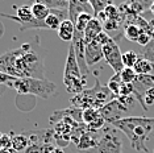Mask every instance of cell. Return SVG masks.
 I'll use <instances>...</instances> for the list:
<instances>
[{"mask_svg": "<svg viewBox=\"0 0 154 153\" xmlns=\"http://www.w3.org/2000/svg\"><path fill=\"white\" fill-rule=\"evenodd\" d=\"M40 41L37 36L36 44H26L16 50H11L4 55H0V73L13 78H45V67L42 54L38 48L34 50V45Z\"/></svg>", "mask_w": 154, "mask_h": 153, "instance_id": "cell-1", "label": "cell"}, {"mask_svg": "<svg viewBox=\"0 0 154 153\" xmlns=\"http://www.w3.org/2000/svg\"><path fill=\"white\" fill-rule=\"evenodd\" d=\"M112 127L122 132L129 139L132 149L143 153L149 152L146 148V141L149 140L150 133L154 131V117L129 116L113 123Z\"/></svg>", "mask_w": 154, "mask_h": 153, "instance_id": "cell-2", "label": "cell"}, {"mask_svg": "<svg viewBox=\"0 0 154 153\" xmlns=\"http://www.w3.org/2000/svg\"><path fill=\"white\" fill-rule=\"evenodd\" d=\"M115 99L112 92L107 86L101 85L99 81V76L95 75V86L92 89L83 90L78 95H74L71 98V107L79 110H87V108H95L100 110L103 108L109 100Z\"/></svg>", "mask_w": 154, "mask_h": 153, "instance_id": "cell-3", "label": "cell"}, {"mask_svg": "<svg viewBox=\"0 0 154 153\" xmlns=\"http://www.w3.org/2000/svg\"><path fill=\"white\" fill-rule=\"evenodd\" d=\"M7 86L13 89L17 94H32L38 98L49 99L57 94V86L48 79L37 78H13L11 76Z\"/></svg>", "mask_w": 154, "mask_h": 153, "instance_id": "cell-4", "label": "cell"}, {"mask_svg": "<svg viewBox=\"0 0 154 153\" xmlns=\"http://www.w3.org/2000/svg\"><path fill=\"white\" fill-rule=\"evenodd\" d=\"M63 85L67 92L78 95L86 90L87 85V76H85L80 73L78 61H76V55L72 44L70 42L69 46V53L66 58V65H65V71H63Z\"/></svg>", "mask_w": 154, "mask_h": 153, "instance_id": "cell-5", "label": "cell"}, {"mask_svg": "<svg viewBox=\"0 0 154 153\" xmlns=\"http://www.w3.org/2000/svg\"><path fill=\"white\" fill-rule=\"evenodd\" d=\"M134 98L133 96H119L109 100L103 108L99 110V112L107 124L112 126L116 121H120L125 117H129L132 110L134 108Z\"/></svg>", "mask_w": 154, "mask_h": 153, "instance_id": "cell-6", "label": "cell"}, {"mask_svg": "<svg viewBox=\"0 0 154 153\" xmlns=\"http://www.w3.org/2000/svg\"><path fill=\"white\" fill-rule=\"evenodd\" d=\"M100 139L95 148L80 153H122V137L120 131L112 126H106L100 131Z\"/></svg>", "mask_w": 154, "mask_h": 153, "instance_id": "cell-7", "label": "cell"}, {"mask_svg": "<svg viewBox=\"0 0 154 153\" xmlns=\"http://www.w3.org/2000/svg\"><path fill=\"white\" fill-rule=\"evenodd\" d=\"M103 54H104V60L113 69L115 74L121 73V70L124 69V65H122V53H121L120 48H119V44L113 38L106 46H103Z\"/></svg>", "mask_w": 154, "mask_h": 153, "instance_id": "cell-8", "label": "cell"}, {"mask_svg": "<svg viewBox=\"0 0 154 153\" xmlns=\"http://www.w3.org/2000/svg\"><path fill=\"white\" fill-rule=\"evenodd\" d=\"M17 9V13L15 16L13 15H8V13H0L3 17H7V19H11L13 21L19 23L20 27L24 25V24H28L30 23L32 20L34 19L33 17V13H32V5H20V7H15Z\"/></svg>", "mask_w": 154, "mask_h": 153, "instance_id": "cell-9", "label": "cell"}, {"mask_svg": "<svg viewBox=\"0 0 154 153\" xmlns=\"http://www.w3.org/2000/svg\"><path fill=\"white\" fill-rule=\"evenodd\" d=\"M91 5L88 2H82V0H70L69 2V20L72 24L76 23V19L82 13H90Z\"/></svg>", "mask_w": 154, "mask_h": 153, "instance_id": "cell-10", "label": "cell"}, {"mask_svg": "<svg viewBox=\"0 0 154 153\" xmlns=\"http://www.w3.org/2000/svg\"><path fill=\"white\" fill-rule=\"evenodd\" d=\"M100 131L99 132H92V131H86L85 133L80 136L78 144H76V149L79 152H86L88 149H92L96 147L100 139Z\"/></svg>", "mask_w": 154, "mask_h": 153, "instance_id": "cell-11", "label": "cell"}, {"mask_svg": "<svg viewBox=\"0 0 154 153\" xmlns=\"http://www.w3.org/2000/svg\"><path fill=\"white\" fill-rule=\"evenodd\" d=\"M86 62H87V66H92L100 62L101 60L104 58V54H103V46H100L97 42L92 41L91 44H87L86 45Z\"/></svg>", "mask_w": 154, "mask_h": 153, "instance_id": "cell-12", "label": "cell"}, {"mask_svg": "<svg viewBox=\"0 0 154 153\" xmlns=\"http://www.w3.org/2000/svg\"><path fill=\"white\" fill-rule=\"evenodd\" d=\"M103 24H101L99 20L96 19V17H92V20L88 23V25H87L86 28V30H85V42L86 45L87 44H91L95 38L99 36V34L103 32Z\"/></svg>", "mask_w": 154, "mask_h": 153, "instance_id": "cell-13", "label": "cell"}, {"mask_svg": "<svg viewBox=\"0 0 154 153\" xmlns=\"http://www.w3.org/2000/svg\"><path fill=\"white\" fill-rule=\"evenodd\" d=\"M30 145V140L26 132L21 133H12V149L16 152H24Z\"/></svg>", "mask_w": 154, "mask_h": 153, "instance_id": "cell-14", "label": "cell"}, {"mask_svg": "<svg viewBox=\"0 0 154 153\" xmlns=\"http://www.w3.org/2000/svg\"><path fill=\"white\" fill-rule=\"evenodd\" d=\"M58 32V37L61 38L62 41H66V42H71L72 38H74V33H75V27L70 20H65L63 23L61 24Z\"/></svg>", "mask_w": 154, "mask_h": 153, "instance_id": "cell-15", "label": "cell"}, {"mask_svg": "<svg viewBox=\"0 0 154 153\" xmlns=\"http://www.w3.org/2000/svg\"><path fill=\"white\" fill-rule=\"evenodd\" d=\"M32 13L36 20H45L50 15V9L42 2H36L32 4Z\"/></svg>", "mask_w": 154, "mask_h": 153, "instance_id": "cell-16", "label": "cell"}, {"mask_svg": "<svg viewBox=\"0 0 154 153\" xmlns=\"http://www.w3.org/2000/svg\"><path fill=\"white\" fill-rule=\"evenodd\" d=\"M122 86V81H121V76H120V73L119 74H113L109 78V81L107 83V87L109 89V91L112 92L113 98H117L120 95V89Z\"/></svg>", "mask_w": 154, "mask_h": 153, "instance_id": "cell-17", "label": "cell"}, {"mask_svg": "<svg viewBox=\"0 0 154 153\" xmlns=\"http://www.w3.org/2000/svg\"><path fill=\"white\" fill-rule=\"evenodd\" d=\"M141 32L142 30L140 29L137 25H134V24H129V25H125V28H124V37L127 38V40L132 41V42H137Z\"/></svg>", "mask_w": 154, "mask_h": 153, "instance_id": "cell-18", "label": "cell"}, {"mask_svg": "<svg viewBox=\"0 0 154 153\" xmlns=\"http://www.w3.org/2000/svg\"><path fill=\"white\" fill-rule=\"evenodd\" d=\"M92 15L91 13H82L78 19H76V23L74 24L75 27V30L76 32H80V33H85L87 25H88V23L92 20Z\"/></svg>", "mask_w": 154, "mask_h": 153, "instance_id": "cell-19", "label": "cell"}, {"mask_svg": "<svg viewBox=\"0 0 154 153\" xmlns=\"http://www.w3.org/2000/svg\"><path fill=\"white\" fill-rule=\"evenodd\" d=\"M88 4L91 5V8H92V11H94V17H96L99 13L104 12V9H106L109 4H112V3L104 2V0H90Z\"/></svg>", "mask_w": 154, "mask_h": 153, "instance_id": "cell-20", "label": "cell"}, {"mask_svg": "<svg viewBox=\"0 0 154 153\" xmlns=\"http://www.w3.org/2000/svg\"><path fill=\"white\" fill-rule=\"evenodd\" d=\"M138 58L140 57L134 50H128L122 54V65H124V67H133Z\"/></svg>", "mask_w": 154, "mask_h": 153, "instance_id": "cell-21", "label": "cell"}, {"mask_svg": "<svg viewBox=\"0 0 154 153\" xmlns=\"http://www.w3.org/2000/svg\"><path fill=\"white\" fill-rule=\"evenodd\" d=\"M42 3L49 9H61V11L69 9V2L66 0H44Z\"/></svg>", "mask_w": 154, "mask_h": 153, "instance_id": "cell-22", "label": "cell"}, {"mask_svg": "<svg viewBox=\"0 0 154 153\" xmlns=\"http://www.w3.org/2000/svg\"><path fill=\"white\" fill-rule=\"evenodd\" d=\"M104 13L107 16V20H115V21H120L122 24V20H121V15H120V11H119L117 7H115L113 4H109L104 9Z\"/></svg>", "mask_w": 154, "mask_h": 153, "instance_id": "cell-23", "label": "cell"}, {"mask_svg": "<svg viewBox=\"0 0 154 153\" xmlns=\"http://www.w3.org/2000/svg\"><path fill=\"white\" fill-rule=\"evenodd\" d=\"M122 83H133L137 78V74L133 70V67H124L120 73Z\"/></svg>", "mask_w": 154, "mask_h": 153, "instance_id": "cell-24", "label": "cell"}, {"mask_svg": "<svg viewBox=\"0 0 154 153\" xmlns=\"http://www.w3.org/2000/svg\"><path fill=\"white\" fill-rule=\"evenodd\" d=\"M100 116V112L99 110H95V108H87V110H83V123L86 126H88L90 123H92L95 119Z\"/></svg>", "mask_w": 154, "mask_h": 153, "instance_id": "cell-25", "label": "cell"}, {"mask_svg": "<svg viewBox=\"0 0 154 153\" xmlns=\"http://www.w3.org/2000/svg\"><path fill=\"white\" fill-rule=\"evenodd\" d=\"M142 57L145 58V60L150 61V62H152V64L154 65V40H152L148 45H146L145 48H143V50H142Z\"/></svg>", "mask_w": 154, "mask_h": 153, "instance_id": "cell-26", "label": "cell"}, {"mask_svg": "<svg viewBox=\"0 0 154 153\" xmlns=\"http://www.w3.org/2000/svg\"><path fill=\"white\" fill-rule=\"evenodd\" d=\"M0 147H2V149L12 148V132L0 135Z\"/></svg>", "mask_w": 154, "mask_h": 153, "instance_id": "cell-27", "label": "cell"}, {"mask_svg": "<svg viewBox=\"0 0 154 153\" xmlns=\"http://www.w3.org/2000/svg\"><path fill=\"white\" fill-rule=\"evenodd\" d=\"M121 23L120 21H115V20H107L106 23H103V29L104 32H115L120 28Z\"/></svg>", "mask_w": 154, "mask_h": 153, "instance_id": "cell-28", "label": "cell"}, {"mask_svg": "<svg viewBox=\"0 0 154 153\" xmlns=\"http://www.w3.org/2000/svg\"><path fill=\"white\" fill-rule=\"evenodd\" d=\"M111 40H112V37H111V36H109V34H108L107 32H104V30H103V32H101V33H100L99 36H97V37H96L94 41L99 44L100 46H106V45H107L108 42H109Z\"/></svg>", "mask_w": 154, "mask_h": 153, "instance_id": "cell-29", "label": "cell"}, {"mask_svg": "<svg viewBox=\"0 0 154 153\" xmlns=\"http://www.w3.org/2000/svg\"><path fill=\"white\" fill-rule=\"evenodd\" d=\"M133 83H122L119 96H132L133 95ZM117 96V98H119Z\"/></svg>", "mask_w": 154, "mask_h": 153, "instance_id": "cell-30", "label": "cell"}, {"mask_svg": "<svg viewBox=\"0 0 154 153\" xmlns=\"http://www.w3.org/2000/svg\"><path fill=\"white\" fill-rule=\"evenodd\" d=\"M143 103H145L146 107L152 106V104L154 103V89H150V90H148V91L145 92V95H143Z\"/></svg>", "mask_w": 154, "mask_h": 153, "instance_id": "cell-31", "label": "cell"}, {"mask_svg": "<svg viewBox=\"0 0 154 153\" xmlns=\"http://www.w3.org/2000/svg\"><path fill=\"white\" fill-rule=\"evenodd\" d=\"M152 40H153V38L150 37V36H149V34L146 33V32H143V30H142L141 34H140V37H138V40H137V44H140V45H141V46L145 48L146 45H148V44H149Z\"/></svg>", "mask_w": 154, "mask_h": 153, "instance_id": "cell-32", "label": "cell"}, {"mask_svg": "<svg viewBox=\"0 0 154 153\" xmlns=\"http://www.w3.org/2000/svg\"><path fill=\"white\" fill-rule=\"evenodd\" d=\"M23 153H44V147L38 144H30Z\"/></svg>", "mask_w": 154, "mask_h": 153, "instance_id": "cell-33", "label": "cell"}, {"mask_svg": "<svg viewBox=\"0 0 154 153\" xmlns=\"http://www.w3.org/2000/svg\"><path fill=\"white\" fill-rule=\"evenodd\" d=\"M0 153H19V152H16L15 149H12V148H7V149H2Z\"/></svg>", "mask_w": 154, "mask_h": 153, "instance_id": "cell-34", "label": "cell"}, {"mask_svg": "<svg viewBox=\"0 0 154 153\" xmlns=\"http://www.w3.org/2000/svg\"><path fill=\"white\" fill-rule=\"evenodd\" d=\"M51 153H65V152H63V148H59V147H57V148H55Z\"/></svg>", "mask_w": 154, "mask_h": 153, "instance_id": "cell-35", "label": "cell"}, {"mask_svg": "<svg viewBox=\"0 0 154 153\" xmlns=\"http://www.w3.org/2000/svg\"><path fill=\"white\" fill-rule=\"evenodd\" d=\"M3 34H4V25H3V23L0 21V38H2Z\"/></svg>", "mask_w": 154, "mask_h": 153, "instance_id": "cell-36", "label": "cell"}, {"mask_svg": "<svg viewBox=\"0 0 154 153\" xmlns=\"http://www.w3.org/2000/svg\"><path fill=\"white\" fill-rule=\"evenodd\" d=\"M149 11H150V12H153V15H154V2H153V4H152V7H150Z\"/></svg>", "mask_w": 154, "mask_h": 153, "instance_id": "cell-37", "label": "cell"}, {"mask_svg": "<svg viewBox=\"0 0 154 153\" xmlns=\"http://www.w3.org/2000/svg\"><path fill=\"white\" fill-rule=\"evenodd\" d=\"M0 151H2V147H0Z\"/></svg>", "mask_w": 154, "mask_h": 153, "instance_id": "cell-38", "label": "cell"}, {"mask_svg": "<svg viewBox=\"0 0 154 153\" xmlns=\"http://www.w3.org/2000/svg\"><path fill=\"white\" fill-rule=\"evenodd\" d=\"M0 135H2V133H0Z\"/></svg>", "mask_w": 154, "mask_h": 153, "instance_id": "cell-39", "label": "cell"}]
</instances>
